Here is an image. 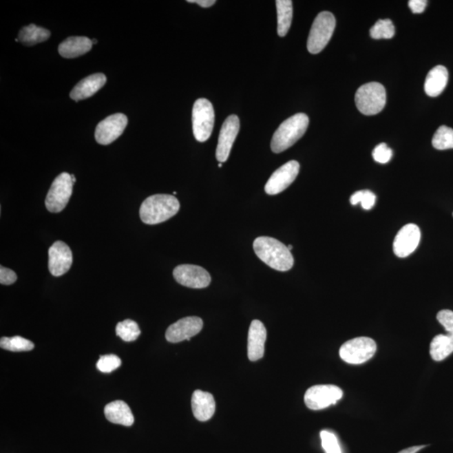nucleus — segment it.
Listing matches in <instances>:
<instances>
[{"label": "nucleus", "instance_id": "nucleus-42", "mask_svg": "<svg viewBox=\"0 0 453 453\" xmlns=\"http://www.w3.org/2000/svg\"><path fill=\"white\" fill-rule=\"evenodd\" d=\"M218 167H220L221 168L222 167V164L220 163V165H218Z\"/></svg>", "mask_w": 453, "mask_h": 453}, {"label": "nucleus", "instance_id": "nucleus-6", "mask_svg": "<svg viewBox=\"0 0 453 453\" xmlns=\"http://www.w3.org/2000/svg\"><path fill=\"white\" fill-rule=\"evenodd\" d=\"M215 114L212 103L206 98H199L193 109V129L195 139L205 142L213 133Z\"/></svg>", "mask_w": 453, "mask_h": 453}, {"label": "nucleus", "instance_id": "nucleus-16", "mask_svg": "<svg viewBox=\"0 0 453 453\" xmlns=\"http://www.w3.org/2000/svg\"><path fill=\"white\" fill-rule=\"evenodd\" d=\"M48 267L54 276L63 275L70 270L72 264V253L66 243L56 241L49 249Z\"/></svg>", "mask_w": 453, "mask_h": 453}, {"label": "nucleus", "instance_id": "nucleus-17", "mask_svg": "<svg viewBox=\"0 0 453 453\" xmlns=\"http://www.w3.org/2000/svg\"><path fill=\"white\" fill-rule=\"evenodd\" d=\"M266 339L267 331L264 325L259 320H253L248 336V357L252 362L263 358Z\"/></svg>", "mask_w": 453, "mask_h": 453}, {"label": "nucleus", "instance_id": "nucleus-32", "mask_svg": "<svg viewBox=\"0 0 453 453\" xmlns=\"http://www.w3.org/2000/svg\"><path fill=\"white\" fill-rule=\"evenodd\" d=\"M322 446L326 453H341L339 441L333 433L328 431L321 432Z\"/></svg>", "mask_w": 453, "mask_h": 453}, {"label": "nucleus", "instance_id": "nucleus-29", "mask_svg": "<svg viewBox=\"0 0 453 453\" xmlns=\"http://www.w3.org/2000/svg\"><path fill=\"white\" fill-rule=\"evenodd\" d=\"M370 36L375 40L391 39L395 34V28L393 22L386 19L379 20L370 29Z\"/></svg>", "mask_w": 453, "mask_h": 453}, {"label": "nucleus", "instance_id": "nucleus-20", "mask_svg": "<svg viewBox=\"0 0 453 453\" xmlns=\"http://www.w3.org/2000/svg\"><path fill=\"white\" fill-rule=\"evenodd\" d=\"M93 45L92 40L86 36H72L61 42L59 52L64 59H76L89 52Z\"/></svg>", "mask_w": 453, "mask_h": 453}, {"label": "nucleus", "instance_id": "nucleus-22", "mask_svg": "<svg viewBox=\"0 0 453 453\" xmlns=\"http://www.w3.org/2000/svg\"><path fill=\"white\" fill-rule=\"evenodd\" d=\"M105 414L107 421L114 424L131 427L134 418L129 406L125 401H115L105 406Z\"/></svg>", "mask_w": 453, "mask_h": 453}, {"label": "nucleus", "instance_id": "nucleus-1", "mask_svg": "<svg viewBox=\"0 0 453 453\" xmlns=\"http://www.w3.org/2000/svg\"><path fill=\"white\" fill-rule=\"evenodd\" d=\"M253 249L260 260L275 271H288L293 267L294 258L289 249L274 238H257Z\"/></svg>", "mask_w": 453, "mask_h": 453}, {"label": "nucleus", "instance_id": "nucleus-23", "mask_svg": "<svg viewBox=\"0 0 453 453\" xmlns=\"http://www.w3.org/2000/svg\"><path fill=\"white\" fill-rule=\"evenodd\" d=\"M453 352V337L448 334H439L430 345V355L432 359L439 362L447 359Z\"/></svg>", "mask_w": 453, "mask_h": 453}, {"label": "nucleus", "instance_id": "nucleus-5", "mask_svg": "<svg viewBox=\"0 0 453 453\" xmlns=\"http://www.w3.org/2000/svg\"><path fill=\"white\" fill-rule=\"evenodd\" d=\"M336 27V19L328 11H324L317 15L310 28L307 49L310 53H320L333 36Z\"/></svg>", "mask_w": 453, "mask_h": 453}, {"label": "nucleus", "instance_id": "nucleus-35", "mask_svg": "<svg viewBox=\"0 0 453 453\" xmlns=\"http://www.w3.org/2000/svg\"><path fill=\"white\" fill-rule=\"evenodd\" d=\"M17 280V275L10 268L0 267V283L2 285H12Z\"/></svg>", "mask_w": 453, "mask_h": 453}, {"label": "nucleus", "instance_id": "nucleus-8", "mask_svg": "<svg viewBox=\"0 0 453 453\" xmlns=\"http://www.w3.org/2000/svg\"><path fill=\"white\" fill-rule=\"evenodd\" d=\"M74 184L72 176L67 172H63L54 180L45 202L49 212L60 213L67 207Z\"/></svg>", "mask_w": 453, "mask_h": 453}, {"label": "nucleus", "instance_id": "nucleus-40", "mask_svg": "<svg viewBox=\"0 0 453 453\" xmlns=\"http://www.w3.org/2000/svg\"><path fill=\"white\" fill-rule=\"evenodd\" d=\"M92 42H93V44H94V45H95V44H97V43H98V41H97V40H96V39H93V40H92Z\"/></svg>", "mask_w": 453, "mask_h": 453}, {"label": "nucleus", "instance_id": "nucleus-26", "mask_svg": "<svg viewBox=\"0 0 453 453\" xmlns=\"http://www.w3.org/2000/svg\"><path fill=\"white\" fill-rule=\"evenodd\" d=\"M0 347L11 352L32 351L34 347L32 341L20 336L12 337H2L0 340Z\"/></svg>", "mask_w": 453, "mask_h": 453}, {"label": "nucleus", "instance_id": "nucleus-7", "mask_svg": "<svg viewBox=\"0 0 453 453\" xmlns=\"http://www.w3.org/2000/svg\"><path fill=\"white\" fill-rule=\"evenodd\" d=\"M377 350L375 341L367 337H356L341 345L340 358L348 364H361L367 362Z\"/></svg>", "mask_w": 453, "mask_h": 453}, {"label": "nucleus", "instance_id": "nucleus-15", "mask_svg": "<svg viewBox=\"0 0 453 453\" xmlns=\"http://www.w3.org/2000/svg\"><path fill=\"white\" fill-rule=\"evenodd\" d=\"M203 322L200 317H187L172 324L167 330L166 337L170 343L188 340L202 331Z\"/></svg>", "mask_w": 453, "mask_h": 453}, {"label": "nucleus", "instance_id": "nucleus-37", "mask_svg": "<svg viewBox=\"0 0 453 453\" xmlns=\"http://www.w3.org/2000/svg\"><path fill=\"white\" fill-rule=\"evenodd\" d=\"M188 3H198L199 6L202 8H209L216 3L215 0H188Z\"/></svg>", "mask_w": 453, "mask_h": 453}, {"label": "nucleus", "instance_id": "nucleus-4", "mask_svg": "<svg viewBox=\"0 0 453 453\" xmlns=\"http://www.w3.org/2000/svg\"><path fill=\"white\" fill-rule=\"evenodd\" d=\"M355 103L359 112L368 116L381 112L386 105L385 87L379 83L364 84L357 91Z\"/></svg>", "mask_w": 453, "mask_h": 453}, {"label": "nucleus", "instance_id": "nucleus-24", "mask_svg": "<svg viewBox=\"0 0 453 453\" xmlns=\"http://www.w3.org/2000/svg\"><path fill=\"white\" fill-rule=\"evenodd\" d=\"M277 10V32L279 36H286L291 28L293 18V5L291 0H277L275 1Z\"/></svg>", "mask_w": 453, "mask_h": 453}, {"label": "nucleus", "instance_id": "nucleus-12", "mask_svg": "<svg viewBox=\"0 0 453 453\" xmlns=\"http://www.w3.org/2000/svg\"><path fill=\"white\" fill-rule=\"evenodd\" d=\"M173 276L180 285L202 289L210 285L211 276L205 268L193 264H182L175 268Z\"/></svg>", "mask_w": 453, "mask_h": 453}, {"label": "nucleus", "instance_id": "nucleus-13", "mask_svg": "<svg viewBox=\"0 0 453 453\" xmlns=\"http://www.w3.org/2000/svg\"><path fill=\"white\" fill-rule=\"evenodd\" d=\"M240 128V118L237 115H230L226 118L221 128L216 149V158L220 162H225L228 160Z\"/></svg>", "mask_w": 453, "mask_h": 453}, {"label": "nucleus", "instance_id": "nucleus-3", "mask_svg": "<svg viewBox=\"0 0 453 453\" xmlns=\"http://www.w3.org/2000/svg\"><path fill=\"white\" fill-rule=\"evenodd\" d=\"M309 125L306 114L299 113L287 118L280 125L271 140L272 151L278 154L286 151L304 136Z\"/></svg>", "mask_w": 453, "mask_h": 453}, {"label": "nucleus", "instance_id": "nucleus-36", "mask_svg": "<svg viewBox=\"0 0 453 453\" xmlns=\"http://www.w3.org/2000/svg\"><path fill=\"white\" fill-rule=\"evenodd\" d=\"M428 1L425 0H410L408 5L410 9L414 14H421L424 12L425 7L428 6Z\"/></svg>", "mask_w": 453, "mask_h": 453}, {"label": "nucleus", "instance_id": "nucleus-18", "mask_svg": "<svg viewBox=\"0 0 453 453\" xmlns=\"http://www.w3.org/2000/svg\"><path fill=\"white\" fill-rule=\"evenodd\" d=\"M107 78L105 74H95L81 80L71 91L70 97L78 102L92 97L105 85Z\"/></svg>", "mask_w": 453, "mask_h": 453}, {"label": "nucleus", "instance_id": "nucleus-39", "mask_svg": "<svg viewBox=\"0 0 453 453\" xmlns=\"http://www.w3.org/2000/svg\"><path fill=\"white\" fill-rule=\"evenodd\" d=\"M71 176H72V182H74V183H75L76 182L75 176L74 175H71Z\"/></svg>", "mask_w": 453, "mask_h": 453}, {"label": "nucleus", "instance_id": "nucleus-2", "mask_svg": "<svg viewBox=\"0 0 453 453\" xmlns=\"http://www.w3.org/2000/svg\"><path fill=\"white\" fill-rule=\"evenodd\" d=\"M179 210L180 202L174 196L156 194L142 203L140 217L145 224L155 225L170 220Z\"/></svg>", "mask_w": 453, "mask_h": 453}, {"label": "nucleus", "instance_id": "nucleus-10", "mask_svg": "<svg viewBox=\"0 0 453 453\" xmlns=\"http://www.w3.org/2000/svg\"><path fill=\"white\" fill-rule=\"evenodd\" d=\"M127 125L128 118L124 114L110 115L96 127V141L103 145L113 143L124 133Z\"/></svg>", "mask_w": 453, "mask_h": 453}, {"label": "nucleus", "instance_id": "nucleus-14", "mask_svg": "<svg viewBox=\"0 0 453 453\" xmlns=\"http://www.w3.org/2000/svg\"><path fill=\"white\" fill-rule=\"evenodd\" d=\"M421 230L416 224H406L395 236L393 244L394 255L406 258L416 251L421 241Z\"/></svg>", "mask_w": 453, "mask_h": 453}, {"label": "nucleus", "instance_id": "nucleus-27", "mask_svg": "<svg viewBox=\"0 0 453 453\" xmlns=\"http://www.w3.org/2000/svg\"><path fill=\"white\" fill-rule=\"evenodd\" d=\"M432 145L439 151L453 149V129L445 125L439 127L432 138Z\"/></svg>", "mask_w": 453, "mask_h": 453}, {"label": "nucleus", "instance_id": "nucleus-31", "mask_svg": "<svg viewBox=\"0 0 453 453\" xmlns=\"http://www.w3.org/2000/svg\"><path fill=\"white\" fill-rule=\"evenodd\" d=\"M121 366V360L114 355H107L101 357L98 361L97 368L103 373H111Z\"/></svg>", "mask_w": 453, "mask_h": 453}, {"label": "nucleus", "instance_id": "nucleus-19", "mask_svg": "<svg viewBox=\"0 0 453 453\" xmlns=\"http://www.w3.org/2000/svg\"><path fill=\"white\" fill-rule=\"evenodd\" d=\"M191 408L196 419L207 421L213 417L216 404L213 394L202 390H196L191 397Z\"/></svg>", "mask_w": 453, "mask_h": 453}, {"label": "nucleus", "instance_id": "nucleus-34", "mask_svg": "<svg viewBox=\"0 0 453 453\" xmlns=\"http://www.w3.org/2000/svg\"><path fill=\"white\" fill-rule=\"evenodd\" d=\"M437 320L443 326L448 335L453 337V312L450 310H443L437 313Z\"/></svg>", "mask_w": 453, "mask_h": 453}, {"label": "nucleus", "instance_id": "nucleus-30", "mask_svg": "<svg viewBox=\"0 0 453 453\" xmlns=\"http://www.w3.org/2000/svg\"><path fill=\"white\" fill-rule=\"evenodd\" d=\"M376 202V196L368 190L359 191L353 193L350 198V203L356 206L360 203L364 210L373 209Z\"/></svg>", "mask_w": 453, "mask_h": 453}, {"label": "nucleus", "instance_id": "nucleus-11", "mask_svg": "<svg viewBox=\"0 0 453 453\" xmlns=\"http://www.w3.org/2000/svg\"><path fill=\"white\" fill-rule=\"evenodd\" d=\"M300 171V164L297 160H291L276 170L268 179L264 190L268 195L282 193L289 187L297 178Z\"/></svg>", "mask_w": 453, "mask_h": 453}, {"label": "nucleus", "instance_id": "nucleus-25", "mask_svg": "<svg viewBox=\"0 0 453 453\" xmlns=\"http://www.w3.org/2000/svg\"><path fill=\"white\" fill-rule=\"evenodd\" d=\"M51 32L48 29L42 28L34 24L23 27L19 33V41L26 45H34L48 41Z\"/></svg>", "mask_w": 453, "mask_h": 453}, {"label": "nucleus", "instance_id": "nucleus-9", "mask_svg": "<svg viewBox=\"0 0 453 453\" xmlns=\"http://www.w3.org/2000/svg\"><path fill=\"white\" fill-rule=\"evenodd\" d=\"M343 390L336 386H314L306 390L304 401L309 409L318 410L335 405L343 398Z\"/></svg>", "mask_w": 453, "mask_h": 453}, {"label": "nucleus", "instance_id": "nucleus-41", "mask_svg": "<svg viewBox=\"0 0 453 453\" xmlns=\"http://www.w3.org/2000/svg\"><path fill=\"white\" fill-rule=\"evenodd\" d=\"M288 249H289V251H291V249H293V245H289V246H288Z\"/></svg>", "mask_w": 453, "mask_h": 453}, {"label": "nucleus", "instance_id": "nucleus-28", "mask_svg": "<svg viewBox=\"0 0 453 453\" xmlns=\"http://www.w3.org/2000/svg\"><path fill=\"white\" fill-rule=\"evenodd\" d=\"M116 334L123 341H133L140 335V330L136 322L127 319L118 322L116 326Z\"/></svg>", "mask_w": 453, "mask_h": 453}, {"label": "nucleus", "instance_id": "nucleus-21", "mask_svg": "<svg viewBox=\"0 0 453 453\" xmlns=\"http://www.w3.org/2000/svg\"><path fill=\"white\" fill-rule=\"evenodd\" d=\"M448 76L447 69L441 65L432 68L425 81V94L429 97H439L447 85Z\"/></svg>", "mask_w": 453, "mask_h": 453}, {"label": "nucleus", "instance_id": "nucleus-33", "mask_svg": "<svg viewBox=\"0 0 453 453\" xmlns=\"http://www.w3.org/2000/svg\"><path fill=\"white\" fill-rule=\"evenodd\" d=\"M372 156L376 162L386 164L392 158L393 151L386 143H382L375 148Z\"/></svg>", "mask_w": 453, "mask_h": 453}, {"label": "nucleus", "instance_id": "nucleus-38", "mask_svg": "<svg viewBox=\"0 0 453 453\" xmlns=\"http://www.w3.org/2000/svg\"><path fill=\"white\" fill-rule=\"evenodd\" d=\"M425 447L427 446H416V447H409L404 449V450H402L399 453H417L421 451V449L425 448Z\"/></svg>", "mask_w": 453, "mask_h": 453}]
</instances>
